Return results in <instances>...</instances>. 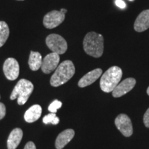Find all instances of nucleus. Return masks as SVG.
Masks as SVG:
<instances>
[{"instance_id":"nucleus-26","label":"nucleus","mask_w":149,"mask_h":149,"mask_svg":"<svg viewBox=\"0 0 149 149\" xmlns=\"http://www.w3.org/2000/svg\"><path fill=\"white\" fill-rule=\"evenodd\" d=\"M18 1H24V0H18Z\"/></svg>"},{"instance_id":"nucleus-22","label":"nucleus","mask_w":149,"mask_h":149,"mask_svg":"<svg viewBox=\"0 0 149 149\" xmlns=\"http://www.w3.org/2000/svg\"><path fill=\"white\" fill-rule=\"evenodd\" d=\"M115 4L117 5V6H118L119 8L122 9L125 8L126 6L125 2L124 1H122V0H116L115 1Z\"/></svg>"},{"instance_id":"nucleus-16","label":"nucleus","mask_w":149,"mask_h":149,"mask_svg":"<svg viewBox=\"0 0 149 149\" xmlns=\"http://www.w3.org/2000/svg\"><path fill=\"white\" fill-rule=\"evenodd\" d=\"M42 55L38 52L31 51L29 59V65L30 68L33 71H37L41 68L42 64Z\"/></svg>"},{"instance_id":"nucleus-28","label":"nucleus","mask_w":149,"mask_h":149,"mask_svg":"<svg viewBox=\"0 0 149 149\" xmlns=\"http://www.w3.org/2000/svg\"></svg>"},{"instance_id":"nucleus-6","label":"nucleus","mask_w":149,"mask_h":149,"mask_svg":"<svg viewBox=\"0 0 149 149\" xmlns=\"http://www.w3.org/2000/svg\"><path fill=\"white\" fill-rule=\"evenodd\" d=\"M64 19L65 14L61 10H52L44 17L43 24L46 29H52L60 25Z\"/></svg>"},{"instance_id":"nucleus-18","label":"nucleus","mask_w":149,"mask_h":149,"mask_svg":"<svg viewBox=\"0 0 149 149\" xmlns=\"http://www.w3.org/2000/svg\"><path fill=\"white\" fill-rule=\"evenodd\" d=\"M43 122L45 124H52L53 125H57V124H59V119L58 117H57L56 113H51L50 114L44 116V118H43Z\"/></svg>"},{"instance_id":"nucleus-1","label":"nucleus","mask_w":149,"mask_h":149,"mask_svg":"<svg viewBox=\"0 0 149 149\" xmlns=\"http://www.w3.org/2000/svg\"><path fill=\"white\" fill-rule=\"evenodd\" d=\"M84 49L86 53L98 58L104 53V37L95 32L88 33L83 41Z\"/></svg>"},{"instance_id":"nucleus-7","label":"nucleus","mask_w":149,"mask_h":149,"mask_svg":"<svg viewBox=\"0 0 149 149\" xmlns=\"http://www.w3.org/2000/svg\"><path fill=\"white\" fill-rule=\"evenodd\" d=\"M3 70L6 77L8 80L13 81L17 79L19 74V65L15 58L6 59L3 63Z\"/></svg>"},{"instance_id":"nucleus-14","label":"nucleus","mask_w":149,"mask_h":149,"mask_svg":"<svg viewBox=\"0 0 149 149\" xmlns=\"http://www.w3.org/2000/svg\"><path fill=\"white\" fill-rule=\"evenodd\" d=\"M23 137V131L21 128H15L11 131L7 140L8 149H16L21 142Z\"/></svg>"},{"instance_id":"nucleus-11","label":"nucleus","mask_w":149,"mask_h":149,"mask_svg":"<svg viewBox=\"0 0 149 149\" xmlns=\"http://www.w3.org/2000/svg\"><path fill=\"white\" fill-rule=\"evenodd\" d=\"M149 28V9L143 10L136 18L134 29L136 32L141 33Z\"/></svg>"},{"instance_id":"nucleus-23","label":"nucleus","mask_w":149,"mask_h":149,"mask_svg":"<svg viewBox=\"0 0 149 149\" xmlns=\"http://www.w3.org/2000/svg\"><path fill=\"white\" fill-rule=\"evenodd\" d=\"M24 149H36V146L33 141H29L25 145Z\"/></svg>"},{"instance_id":"nucleus-17","label":"nucleus","mask_w":149,"mask_h":149,"mask_svg":"<svg viewBox=\"0 0 149 149\" xmlns=\"http://www.w3.org/2000/svg\"><path fill=\"white\" fill-rule=\"evenodd\" d=\"M10 31L8 24L5 22L0 21V47L4 45V44L8 40Z\"/></svg>"},{"instance_id":"nucleus-25","label":"nucleus","mask_w":149,"mask_h":149,"mask_svg":"<svg viewBox=\"0 0 149 149\" xmlns=\"http://www.w3.org/2000/svg\"><path fill=\"white\" fill-rule=\"evenodd\" d=\"M146 92H147V94H148V95L149 96V86L148 87V88H147V91H146Z\"/></svg>"},{"instance_id":"nucleus-10","label":"nucleus","mask_w":149,"mask_h":149,"mask_svg":"<svg viewBox=\"0 0 149 149\" xmlns=\"http://www.w3.org/2000/svg\"><path fill=\"white\" fill-rule=\"evenodd\" d=\"M136 80L134 78L129 77L120 82L113 91V96L114 97H120L129 92L135 86Z\"/></svg>"},{"instance_id":"nucleus-13","label":"nucleus","mask_w":149,"mask_h":149,"mask_svg":"<svg viewBox=\"0 0 149 149\" xmlns=\"http://www.w3.org/2000/svg\"><path fill=\"white\" fill-rule=\"evenodd\" d=\"M74 136V131L72 129H66L59 134L55 141L57 149H62L68 144Z\"/></svg>"},{"instance_id":"nucleus-8","label":"nucleus","mask_w":149,"mask_h":149,"mask_svg":"<svg viewBox=\"0 0 149 149\" xmlns=\"http://www.w3.org/2000/svg\"><path fill=\"white\" fill-rule=\"evenodd\" d=\"M115 124L122 134L125 137H130L133 132V125L129 117L125 114H120L115 118Z\"/></svg>"},{"instance_id":"nucleus-5","label":"nucleus","mask_w":149,"mask_h":149,"mask_svg":"<svg viewBox=\"0 0 149 149\" xmlns=\"http://www.w3.org/2000/svg\"><path fill=\"white\" fill-rule=\"evenodd\" d=\"M46 44L53 53L62 55L68 48V44L64 37L57 34H51L46 37Z\"/></svg>"},{"instance_id":"nucleus-3","label":"nucleus","mask_w":149,"mask_h":149,"mask_svg":"<svg viewBox=\"0 0 149 149\" xmlns=\"http://www.w3.org/2000/svg\"><path fill=\"white\" fill-rule=\"evenodd\" d=\"M122 70L118 66H112L102 74L100 79V88L105 93H111L120 82Z\"/></svg>"},{"instance_id":"nucleus-12","label":"nucleus","mask_w":149,"mask_h":149,"mask_svg":"<svg viewBox=\"0 0 149 149\" xmlns=\"http://www.w3.org/2000/svg\"><path fill=\"white\" fill-rule=\"evenodd\" d=\"M102 74V70L101 68H96V69L91 70L79 79L78 86L80 88H84L86 86H88L94 83L98 78H100Z\"/></svg>"},{"instance_id":"nucleus-2","label":"nucleus","mask_w":149,"mask_h":149,"mask_svg":"<svg viewBox=\"0 0 149 149\" xmlns=\"http://www.w3.org/2000/svg\"><path fill=\"white\" fill-rule=\"evenodd\" d=\"M75 72V68L70 60H65L61 62L55 69L52 75L50 83L52 86L57 87L66 83L73 77Z\"/></svg>"},{"instance_id":"nucleus-24","label":"nucleus","mask_w":149,"mask_h":149,"mask_svg":"<svg viewBox=\"0 0 149 149\" xmlns=\"http://www.w3.org/2000/svg\"><path fill=\"white\" fill-rule=\"evenodd\" d=\"M60 10L61 11V12L63 13H64L65 15H66V13H67V10H66V9H65V8H62V9H61Z\"/></svg>"},{"instance_id":"nucleus-27","label":"nucleus","mask_w":149,"mask_h":149,"mask_svg":"<svg viewBox=\"0 0 149 149\" xmlns=\"http://www.w3.org/2000/svg\"><path fill=\"white\" fill-rule=\"evenodd\" d=\"M130 1H133V0H130Z\"/></svg>"},{"instance_id":"nucleus-15","label":"nucleus","mask_w":149,"mask_h":149,"mask_svg":"<svg viewBox=\"0 0 149 149\" xmlns=\"http://www.w3.org/2000/svg\"><path fill=\"white\" fill-rule=\"evenodd\" d=\"M42 112V109L41 106L38 104H35L26 111L25 114H24V120L28 123L36 122L40 118Z\"/></svg>"},{"instance_id":"nucleus-9","label":"nucleus","mask_w":149,"mask_h":149,"mask_svg":"<svg viewBox=\"0 0 149 149\" xmlns=\"http://www.w3.org/2000/svg\"><path fill=\"white\" fill-rule=\"evenodd\" d=\"M60 57L59 55L55 53L48 54L42 60V64L41 66L42 72L45 74H49L55 70L59 66Z\"/></svg>"},{"instance_id":"nucleus-19","label":"nucleus","mask_w":149,"mask_h":149,"mask_svg":"<svg viewBox=\"0 0 149 149\" xmlns=\"http://www.w3.org/2000/svg\"><path fill=\"white\" fill-rule=\"evenodd\" d=\"M61 106H62V103H61V102L59 101V100H55V101H53L49 105V107H48V111L51 112V113H57V110L60 109Z\"/></svg>"},{"instance_id":"nucleus-20","label":"nucleus","mask_w":149,"mask_h":149,"mask_svg":"<svg viewBox=\"0 0 149 149\" xmlns=\"http://www.w3.org/2000/svg\"><path fill=\"white\" fill-rule=\"evenodd\" d=\"M6 113V109L5 105L1 102H0V120H2L5 117Z\"/></svg>"},{"instance_id":"nucleus-21","label":"nucleus","mask_w":149,"mask_h":149,"mask_svg":"<svg viewBox=\"0 0 149 149\" xmlns=\"http://www.w3.org/2000/svg\"><path fill=\"white\" fill-rule=\"evenodd\" d=\"M143 120H144V124L145 126L147 128H149V109H148V110L146 111V113H145Z\"/></svg>"},{"instance_id":"nucleus-4","label":"nucleus","mask_w":149,"mask_h":149,"mask_svg":"<svg viewBox=\"0 0 149 149\" xmlns=\"http://www.w3.org/2000/svg\"><path fill=\"white\" fill-rule=\"evenodd\" d=\"M33 90L34 86L31 81L26 79H22L15 85L10 98L11 100H14L17 98L19 105H24L28 101Z\"/></svg>"}]
</instances>
